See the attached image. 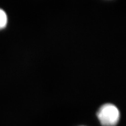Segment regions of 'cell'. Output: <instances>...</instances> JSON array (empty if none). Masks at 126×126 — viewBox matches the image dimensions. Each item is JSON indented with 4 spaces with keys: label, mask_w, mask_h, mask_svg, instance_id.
Wrapping results in <instances>:
<instances>
[{
    "label": "cell",
    "mask_w": 126,
    "mask_h": 126,
    "mask_svg": "<svg viewBox=\"0 0 126 126\" xmlns=\"http://www.w3.org/2000/svg\"><path fill=\"white\" fill-rule=\"evenodd\" d=\"M97 116L102 126H116L120 119V112L116 106L106 104L98 110Z\"/></svg>",
    "instance_id": "1"
},
{
    "label": "cell",
    "mask_w": 126,
    "mask_h": 126,
    "mask_svg": "<svg viewBox=\"0 0 126 126\" xmlns=\"http://www.w3.org/2000/svg\"><path fill=\"white\" fill-rule=\"evenodd\" d=\"M8 18L5 12L0 9V31L4 29L7 25Z\"/></svg>",
    "instance_id": "2"
}]
</instances>
